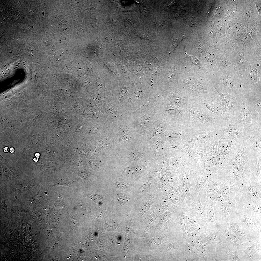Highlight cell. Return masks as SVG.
<instances>
[{"mask_svg": "<svg viewBox=\"0 0 261 261\" xmlns=\"http://www.w3.org/2000/svg\"><path fill=\"white\" fill-rule=\"evenodd\" d=\"M214 87L219 95L222 104L229 109L233 117L238 116L242 106V94H231L223 89L218 84L215 85Z\"/></svg>", "mask_w": 261, "mask_h": 261, "instance_id": "9c48e42d", "label": "cell"}, {"mask_svg": "<svg viewBox=\"0 0 261 261\" xmlns=\"http://www.w3.org/2000/svg\"><path fill=\"white\" fill-rule=\"evenodd\" d=\"M219 79V86L232 95L242 94L241 80L235 70L219 74L217 76Z\"/></svg>", "mask_w": 261, "mask_h": 261, "instance_id": "7c38bea8", "label": "cell"}, {"mask_svg": "<svg viewBox=\"0 0 261 261\" xmlns=\"http://www.w3.org/2000/svg\"><path fill=\"white\" fill-rule=\"evenodd\" d=\"M235 55V71L239 78L241 80L248 68L249 64L246 61L243 51L240 49H236Z\"/></svg>", "mask_w": 261, "mask_h": 261, "instance_id": "1f68e13d", "label": "cell"}, {"mask_svg": "<svg viewBox=\"0 0 261 261\" xmlns=\"http://www.w3.org/2000/svg\"><path fill=\"white\" fill-rule=\"evenodd\" d=\"M104 40L108 42H110L112 41V37L111 35L109 34H107L104 37Z\"/></svg>", "mask_w": 261, "mask_h": 261, "instance_id": "f5cc1de1", "label": "cell"}, {"mask_svg": "<svg viewBox=\"0 0 261 261\" xmlns=\"http://www.w3.org/2000/svg\"><path fill=\"white\" fill-rule=\"evenodd\" d=\"M253 8L251 6L248 7L246 11V14L249 16H250L253 13Z\"/></svg>", "mask_w": 261, "mask_h": 261, "instance_id": "680465c9", "label": "cell"}, {"mask_svg": "<svg viewBox=\"0 0 261 261\" xmlns=\"http://www.w3.org/2000/svg\"><path fill=\"white\" fill-rule=\"evenodd\" d=\"M253 211L250 210L245 214L236 212V218L247 227L251 229L258 237H261V233L259 231L255 222V218L252 214Z\"/></svg>", "mask_w": 261, "mask_h": 261, "instance_id": "484cf974", "label": "cell"}, {"mask_svg": "<svg viewBox=\"0 0 261 261\" xmlns=\"http://www.w3.org/2000/svg\"><path fill=\"white\" fill-rule=\"evenodd\" d=\"M161 104V119L168 125L182 124L188 120L189 115L188 108L180 107L165 99Z\"/></svg>", "mask_w": 261, "mask_h": 261, "instance_id": "ba28073f", "label": "cell"}, {"mask_svg": "<svg viewBox=\"0 0 261 261\" xmlns=\"http://www.w3.org/2000/svg\"><path fill=\"white\" fill-rule=\"evenodd\" d=\"M203 195L205 196L215 203L224 202L230 199L222 195L218 190L212 193Z\"/></svg>", "mask_w": 261, "mask_h": 261, "instance_id": "b9f144b4", "label": "cell"}, {"mask_svg": "<svg viewBox=\"0 0 261 261\" xmlns=\"http://www.w3.org/2000/svg\"><path fill=\"white\" fill-rule=\"evenodd\" d=\"M149 184L148 182H146L140 188L141 190L144 191L147 189L149 186Z\"/></svg>", "mask_w": 261, "mask_h": 261, "instance_id": "11a10c76", "label": "cell"}, {"mask_svg": "<svg viewBox=\"0 0 261 261\" xmlns=\"http://www.w3.org/2000/svg\"><path fill=\"white\" fill-rule=\"evenodd\" d=\"M237 246L231 244L222 248L226 261H241L238 257Z\"/></svg>", "mask_w": 261, "mask_h": 261, "instance_id": "8d00e7d4", "label": "cell"}, {"mask_svg": "<svg viewBox=\"0 0 261 261\" xmlns=\"http://www.w3.org/2000/svg\"><path fill=\"white\" fill-rule=\"evenodd\" d=\"M184 123L180 124L168 125L165 131V136L167 138H182L185 134L192 131Z\"/></svg>", "mask_w": 261, "mask_h": 261, "instance_id": "cb8c5ba5", "label": "cell"}, {"mask_svg": "<svg viewBox=\"0 0 261 261\" xmlns=\"http://www.w3.org/2000/svg\"><path fill=\"white\" fill-rule=\"evenodd\" d=\"M244 95L249 99L256 111L261 115V92L252 95Z\"/></svg>", "mask_w": 261, "mask_h": 261, "instance_id": "ab89813d", "label": "cell"}, {"mask_svg": "<svg viewBox=\"0 0 261 261\" xmlns=\"http://www.w3.org/2000/svg\"><path fill=\"white\" fill-rule=\"evenodd\" d=\"M216 58V62L213 71L216 77L221 73L235 70V66L232 63L226 54H218Z\"/></svg>", "mask_w": 261, "mask_h": 261, "instance_id": "603a6c76", "label": "cell"}, {"mask_svg": "<svg viewBox=\"0 0 261 261\" xmlns=\"http://www.w3.org/2000/svg\"><path fill=\"white\" fill-rule=\"evenodd\" d=\"M221 130L224 134L235 141L243 140L247 138L244 127L234 122L231 118L229 120L224 121Z\"/></svg>", "mask_w": 261, "mask_h": 261, "instance_id": "ffe728a7", "label": "cell"}, {"mask_svg": "<svg viewBox=\"0 0 261 261\" xmlns=\"http://www.w3.org/2000/svg\"><path fill=\"white\" fill-rule=\"evenodd\" d=\"M201 261H226L222 247L216 244L215 251L213 253L202 258Z\"/></svg>", "mask_w": 261, "mask_h": 261, "instance_id": "f35d334b", "label": "cell"}, {"mask_svg": "<svg viewBox=\"0 0 261 261\" xmlns=\"http://www.w3.org/2000/svg\"><path fill=\"white\" fill-rule=\"evenodd\" d=\"M203 235L211 244H217L224 248L231 244L218 229L207 225Z\"/></svg>", "mask_w": 261, "mask_h": 261, "instance_id": "7402d4cb", "label": "cell"}, {"mask_svg": "<svg viewBox=\"0 0 261 261\" xmlns=\"http://www.w3.org/2000/svg\"><path fill=\"white\" fill-rule=\"evenodd\" d=\"M117 200L118 203L121 205L126 203L127 201V197L122 194H119L117 196Z\"/></svg>", "mask_w": 261, "mask_h": 261, "instance_id": "c3c4849f", "label": "cell"}, {"mask_svg": "<svg viewBox=\"0 0 261 261\" xmlns=\"http://www.w3.org/2000/svg\"><path fill=\"white\" fill-rule=\"evenodd\" d=\"M249 64L241 80L242 93L248 95L261 92V63L255 62Z\"/></svg>", "mask_w": 261, "mask_h": 261, "instance_id": "52a82bcc", "label": "cell"}, {"mask_svg": "<svg viewBox=\"0 0 261 261\" xmlns=\"http://www.w3.org/2000/svg\"><path fill=\"white\" fill-rule=\"evenodd\" d=\"M226 157V166L217 173L239 187L249 179L258 159L247 139L235 141Z\"/></svg>", "mask_w": 261, "mask_h": 261, "instance_id": "6da1fadb", "label": "cell"}, {"mask_svg": "<svg viewBox=\"0 0 261 261\" xmlns=\"http://www.w3.org/2000/svg\"><path fill=\"white\" fill-rule=\"evenodd\" d=\"M164 99L180 107L188 108L187 105L188 100L182 84L170 89L165 96Z\"/></svg>", "mask_w": 261, "mask_h": 261, "instance_id": "44dd1931", "label": "cell"}, {"mask_svg": "<svg viewBox=\"0 0 261 261\" xmlns=\"http://www.w3.org/2000/svg\"><path fill=\"white\" fill-rule=\"evenodd\" d=\"M117 186L119 188H125L126 187L125 183L123 182H119L117 184Z\"/></svg>", "mask_w": 261, "mask_h": 261, "instance_id": "9f6ffc18", "label": "cell"}, {"mask_svg": "<svg viewBox=\"0 0 261 261\" xmlns=\"http://www.w3.org/2000/svg\"><path fill=\"white\" fill-rule=\"evenodd\" d=\"M223 224L227 226L230 231L237 236L251 242H253L259 238L251 229L236 218L228 223Z\"/></svg>", "mask_w": 261, "mask_h": 261, "instance_id": "e0dca14e", "label": "cell"}, {"mask_svg": "<svg viewBox=\"0 0 261 261\" xmlns=\"http://www.w3.org/2000/svg\"><path fill=\"white\" fill-rule=\"evenodd\" d=\"M200 197V195L199 193L196 199L191 204L186 205L185 207L187 210L191 214L197 216L206 222V207L201 204Z\"/></svg>", "mask_w": 261, "mask_h": 261, "instance_id": "4316f807", "label": "cell"}, {"mask_svg": "<svg viewBox=\"0 0 261 261\" xmlns=\"http://www.w3.org/2000/svg\"><path fill=\"white\" fill-rule=\"evenodd\" d=\"M180 74V80L188 100L194 97L206 100L218 94L214 86L219 84V80L215 75L202 77L182 69Z\"/></svg>", "mask_w": 261, "mask_h": 261, "instance_id": "3957f363", "label": "cell"}, {"mask_svg": "<svg viewBox=\"0 0 261 261\" xmlns=\"http://www.w3.org/2000/svg\"><path fill=\"white\" fill-rule=\"evenodd\" d=\"M202 169L211 173H216L214 163L211 156L205 155L200 163Z\"/></svg>", "mask_w": 261, "mask_h": 261, "instance_id": "74e56055", "label": "cell"}, {"mask_svg": "<svg viewBox=\"0 0 261 261\" xmlns=\"http://www.w3.org/2000/svg\"><path fill=\"white\" fill-rule=\"evenodd\" d=\"M130 135V132L127 131H124L122 132L120 135L122 138L123 139H127L129 138Z\"/></svg>", "mask_w": 261, "mask_h": 261, "instance_id": "816d5d0a", "label": "cell"}, {"mask_svg": "<svg viewBox=\"0 0 261 261\" xmlns=\"http://www.w3.org/2000/svg\"><path fill=\"white\" fill-rule=\"evenodd\" d=\"M261 156L259 158L257 164L251 175L249 180L261 182Z\"/></svg>", "mask_w": 261, "mask_h": 261, "instance_id": "7bdbcfd3", "label": "cell"}, {"mask_svg": "<svg viewBox=\"0 0 261 261\" xmlns=\"http://www.w3.org/2000/svg\"><path fill=\"white\" fill-rule=\"evenodd\" d=\"M242 99L243 105L240 113L231 119L242 125L247 134L261 129V115L256 111L249 99L243 94Z\"/></svg>", "mask_w": 261, "mask_h": 261, "instance_id": "8992f818", "label": "cell"}, {"mask_svg": "<svg viewBox=\"0 0 261 261\" xmlns=\"http://www.w3.org/2000/svg\"><path fill=\"white\" fill-rule=\"evenodd\" d=\"M218 229L225 237L227 241L231 244L238 246L242 243L251 242L237 236L230 231L227 226L223 224H220Z\"/></svg>", "mask_w": 261, "mask_h": 261, "instance_id": "d6a6232c", "label": "cell"}, {"mask_svg": "<svg viewBox=\"0 0 261 261\" xmlns=\"http://www.w3.org/2000/svg\"><path fill=\"white\" fill-rule=\"evenodd\" d=\"M6 150L4 151L5 152H7L8 151V148L7 147H6L5 148L4 150Z\"/></svg>", "mask_w": 261, "mask_h": 261, "instance_id": "6125c7cd", "label": "cell"}, {"mask_svg": "<svg viewBox=\"0 0 261 261\" xmlns=\"http://www.w3.org/2000/svg\"><path fill=\"white\" fill-rule=\"evenodd\" d=\"M239 187L236 196V212L246 213L250 206L261 203V182L249 180Z\"/></svg>", "mask_w": 261, "mask_h": 261, "instance_id": "277c9868", "label": "cell"}, {"mask_svg": "<svg viewBox=\"0 0 261 261\" xmlns=\"http://www.w3.org/2000/svg\"><path fill=\"white\" fill-rule=\"evenodd\" d=\"M220 130H216L215 133L202 146L201 150L205 155L212 156L218 154V146L220 137Z\"/></svg>", "mask_w": 261, "mask_h": 261, "instance_id": "83f0119b", "label": "cell"}, {"mask_svg": "<svg viewBox=\"0 0 261 261\" xmlns=\"http://www.w3.org/2000/svg\"><path fill=\"white\" fill-rule=\"evenodd\" d=\"M185 213L186 223L183 238L187 239L202 235L207 226L206 222L188 211Z\"/></svg>", "mask_w": 261, "mask_h": 261, "instance_id": "30bf717a", "label": "cell"}, {"mask_svg": "<svg viewBox=\"0 0 261 261\" xmlns=\"http://www.w3.org/2000/svg\"><path fill=\"white\" fill-rule=\"evenodd\" d=\"M237 249L241 261H261V237L253 242L242 243Z\"/></svg>", "mask_w": 261, "mask_h": 261, "instance_id": "8fae6325", "label": "cell"}, {"mask_svg": "<svg viewBox=\"0 0 261 261\" xmlns=\"http://www.w3.org/2000/svg\"><path fill=\"white\" fill-rule=\"evenodd\" d=\"M143 156L144 154L142 152L134 151L129 154L128 158L131 161H135L140 159Z\"/></svg>", "mask_w": 261, "mask_h": 261, "instance_id": "ee69618b", "label": "cell"}, {"mask_svg": "<svg viewBox=\"0 0 261 261\" xmlns=\"http://www.w3.org/2000/svg\"><path fill=\"white\" fill-rule=\"evenodd\" d=\"M187 105L189 115L184 123L192 131L221 129L225 121L209 110L200 98L194 97L188 99Z\"/></svg>", "mask_w": 261, "mask_h": 261, "instance_id": "7a4b0ae2", "label": "cell"}, {"mask_svg": "<svg viewBox=\"0 0 261 261\" xmlns=\"http://www.w3.org/2000/svg\"><path fill=\"white\" fill-rule=\"evenodd\" d=\"M252 149L255 156H261V129L247 134L246 139Z\"/></svg>", "mask_w": 261, "mask_h": 261, "instance_id": "4dcf8cb0", "label": "cell"}, {"mask_svg": "<svg viewBox=\"0 0 261 261\" xmlns=\"http://www.w3.org/2000/svg\"><path fill=\"white\" fill-rule=\"evenodd\" d=\"M239 187L234 183L227 181L221 186L218 190L225 196L230 199L237 195Z\"/></svg>", "mask_w": 261, "mask_h": 261, "instance_id": "836d02e7", "label": "cell"}, {"mask_svg": "<svg viewBox=\"0 0 261 261\" xmlns=\"http://www.w3.org/2000/svg\"><path fill=\"white\" fill-rule=\"evenodd\" d=\"M152 203L150 201H148L146 202L144 205L145 208V209H148L149 208H150L151 205Z\"/></svg>", "mask_w": 261, "mask_h": 261, "instance_id": "91938a15", "label": "cell"}, {"mask_svg": "<svg viewBox=\"0 0 261 261\" xmlns=\"http://www.w3.org/2000/svg\"><path fill=\"white\" fill-rule=\"evenodd\" d=\"M201 204L206 207V222L209 226L218 229L220 224H223L216 208V203L205 196H200Z\"/></svg>", "mask_w": 261, "mask_h": 261, "instance_id": "d6986e66", "label": "cell"}, {"mask_svg": "<svg viewBox=\"0 0 261 261\" xmlns=\"http://www.w3.org/2000/svg\"><path fill=\"white\" fill-rule=\"evenodd\" d=\"M211 156L214 163L216 172L222 169L226 166V155L217 154Z\"/></svg>", "mask_w": 261, "mask_h": 261, "instance_id": "60d3db41", "label": "cell"}, {"mask_svg": "<svg viewBox=\"0 0 261 261\" xmlns=\"http://www.w3.org/2000/svg\"><path fill=\"white\" fill-rule=\"evenodd\" d=\"M166 141L165 151L169 155L175 153L178 150L182 144V138H167Z\"/></svg>", "mask_w": 261, "mask_h": 261, "instance_id": "d590c367", "label": "cell"}, {"mask_svg": "<svg viewBox=\"0 0 261 261\" xmlns=\"http://www.w3.org/2000/svg\"><path fill=\"white\" fill-rule=\"evenodd\" d=\"M227 181V180L221 177L216 173L214 178L208 182L199 193L201 195L213 193L218 190Z\"/></svg>", "mask_w": 261, "mask_h": 261, "instance_id": "f546056e", "label": "cell"}, {"mask_svg": "<svg viewBox=\"0 0 261 261\" xmlns=\"http://www.w3.org/2000/svg\"><path fill=\"white\" fill-rule=\"evenodd\" d=\"M184 240L185 250L182 261H201L215 251L216 244L210 243L202 235Z\"/></svg>", "mask_w": 261, "mask_h": 261, "instance_id": "5b68a950", "label": "cell"}, {"mask_svg": "<svg viewBox=\"0 0 261 261\" xmlns=\"http://www.w3.org/2000/svg\"><path fill=\"white\" fill-rule=\"evenodd\" d=\"M57 182L55 183L54 184L55 185H61L69 186L72 183V182L71 181H66V180Z\"/></svg>", "mask_w": 261, "mask_h": 261, "instance_id": "f907efd6", "label": "cell"}, {"mask_svg": "<svg viewBox=\"0 0 261 261\" xmlns=\"http://www.w3.org/2000/svg\"><path fill=\"white\" fill-rule=\"evenodd\" d=\"M252 210L254 212L261 213V203L255 204L250 206L248 208V211Z\"/></svg>", "mask_w": 261, "mask_h": 261, "instance_id": "7dc6e473", "label": "cell"}, {"mask_svg": "<svg viewBox=\"0 0 261 261\" xmlns=\"http://www.w3.org/2000/svg\"><path fill=\"white\" fill-rule=\"evenodd\" d=\"M216 130H193L187 133L182 138L181 145L184 147L192 148L197 147L200 149L216 133Z\"/></svg>", "mask_w": 261, "mask_h": 261, "instance_id": "4fadbf2b", "label": "cell"}, {"mask_svg": "<svg viewBox=\"0 0 261 261\" xmlns=\"http://www.w3.org/2000/svg\"><path fill=\"white\" fill-rule=\"evenodd\" d=\"M237 203L236 196L225 202L216 203L217 210L223 224L228 223L236 218Z\"/></svg>", "mask_w": 261, "mask_h": 261, "instance_id": "2e32d148", "label": "cell"}, {"mask_svg": "<svg viewBox=\"0 0 261 261\" xmlns=\"http://www.w3.org/2000/svg\"><path fill=\"white\" fill-rule=\"evenodd\" d=\"M180 150L168 156L169 164L172 170L179 174H180L183 169L187 168V166Z\"/></svg>", "mask_w": 261, "mask_h": 261, "instance_id": "f1b7e54d", "label": "cell"}, {"mask_svg": "<svg viewBox=\"0 0 261 261\" xmlns=\"http://www.w3.org/2000/svg\"><path fill=\"white\" fill-rule=\"evenodd\" d=\"M208 109L224 121H228L233 117L229 109L222 104L218 94L202 100Z\"/></svg>", "mask_w": 261, "mask_h": 261, "instance_id": "ac0fdd59", "label": "cell"}, {"mask_svg": "<svg viewBox=\"0 0 261 261\" xmlns=\"http://www.w3.org/2000/svg\"><path fill=\"white\" fill-rule=\"evenodd\" d=\"M252 214L255 218V222L259 231L261 233V213L254 212L253 211Z\"/></svg>", "mask_w": 261, "mask_h": 261, "instance_id": "bcb514c9", "label": "cell"}, {"mask_svg": "<svg viewBox=\"0 0 261 261\" xmlns=\"http://www.w3.org/2000/svg\"><path fill=\"white\" fill-rule=\"evenodd\" d=\"M109 21L110 23L114 25H116L118 24V21L115 18L110 17L109 18Z\"/></svg>", "mask_w": 261, "mask_h": 261, "instance_id": "db71d44e", "label": "cell"}, {"mask_svg": "<svg viewBox=\"0 0 261 261\" xmlns=\"http://www.w3.org/2000/svg\"><path fill=\"white\" fill-rule=\"evenodd\" d=\"M139 167L135 168H129L126 169L125 171L126 174L129 175H133L135 174L137 171L139 170Z\"/></svg>", "mask_w": 261, "mask_h": 261, "instance_id": "681fc988", "label": "cell"}, {"mask_svg": "<svg viewBox=\"0 0 261 261\" xmlns=\"http://www.w3.org/2000/svg\"><path fill=\"white\" fill-rule=\"evenodd\" d=\"M166 139L162 141L161 143L159 142L156 143L154 146V152L157 154H162L164 150V142Z\"/></svg>", "mask_w": 261, "mask_h": 261, "instance_id": "f6af8a7d", "label": "cell"}, {"mask_svg": "<svg viewBox=\"0 0 261 261\" xmlns=\"http://www.w3.org/2000/svg\"><path fill=\"white\" fill-rule=\"evenodd\" d=\"M189 174L191 177L189 195L192 203L202 188L214 178L216 173H211L201 169L199 173L190 171Z\"/></svg>", "mask_w": 261, "mask_h": 261, "instance_id": "5bb4252c", "label": "cell"}, {"mask_svg": "<svg viewBox=\"0 0 261 261\" xmlns=\"http://www.w3.org/2000/svg\"><path fill=\"white\" fill-rule=\"evenodd\" d=\"M142 37L145 39L151 40H152V37L147 34H144L142 35Z\"/></svg>", "mask_w": 261, "mask_h": 261, "instance_id": "6f0895ef", "label": "cell"}, {"mask_svg": "<svg viewBox=\"0 0 261 261\" xmlns=\"http://www.w3.org/2000/svg\"><path fill=\"white\" fill-rule=\"evenodd\" d=\"M180 151L187 163V169L189 171L199 172L202 169L200 165V161L205 155L203 151L196 147H184L180 150Z\"/></svg>", "mask_w": 261, "mask_h": 261, "instance_id": "9a60e30c", "label": "cell"}, {"mask_svg": "<svg viewBox=\"0 0 261 261\" xmlns=\"http://www.w3.org/2000/svg\"><path fill=\"white\" fill-rule=\"evenodd\" d=\"M14 149L13 147H11L10 149V152L11 153L14 152Z\"/></svg>", "mask_w": 261, "mask_h": 261, "instance_id": "94428289", "label": "cell"}, {"mask_svg": "<svg viewBox=\"0 0 261 261\" xmlns=\"http://www.w3.org/2000/svg\"><path fill=\"white\" fill-rule=\"evenodd\" d=\"M186 206L178 205L176 208L175 223L176 235L181 238H182L186 223Z\"/></svg>", "mask_w": 261, "mask_h": 261, "instance_id": "d4e9b609", "label": "cell"}, {"mask_svg": "<svg viewBox=\"0 0 261 261\" xmlns=\"http://www.w3.org/2000/svg\"><path fill=\"white\" fill-rule=\"evenodd\" d=\"M185 169H183L181 173L179 180L181 183L183 193L188 201L192 203V200L189 195L191 177L190 174H188L186 173Z\"/></svg>", "mask_w": 261, "mask_h": 261, "instance_id": "e575fe53", "label": "cell"}]
</instances>
